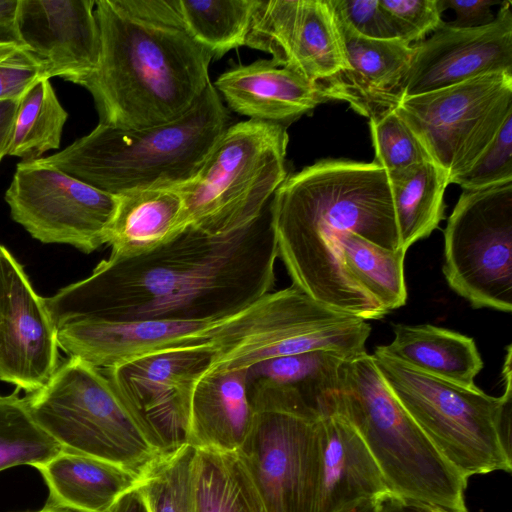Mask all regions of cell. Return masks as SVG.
Returning a JSON list of instances; mask_svg holds the SVG:
<instances>
[{
	"instance_id": "cell-8",
	"label": "cell",
	"mask_w": 512,
	"mask_h": 512,
	"mask_svg": "<svg viewBox=\"0 0 512 512\" xmlns=\"http://www.w3.org/2000/svg\"><path fill=\"white\" fill-rule=\"evenodd\" d=\"M25 400L36 423L65 450L138 474L159 456L106 373L79 358L59 364Z\"/></svg>"
},
{
	"instance_id": "cell-21",
	"label": "cell",
	"mask_w": 512,
	"mask_h": 512,
	"mask_svg": "<svg viewBox=\"0 0 512 512\" xmlns=\"http://www.w3.org/2000/svg\"><path fill=\"white\" fill-rule=\"evenodd\" d=\"M213 85L238 114L284 125L331 101L322 82H311L271 59L234 66Z\"/></svg>"
},
{
	"instance_id": "cell-13",
	"label": "cell",
	"mask_w": 512,
	"mask_h": 512,
	"mask_svg": "<svg viewBox=\"0 0 512 512\" xmlns=\"http://www.w3.org/2000/svg\"><path fill=\"white\" fill-rule=\"evenodd\" d=\"M5 201L12 219L34 239L89 254L107 243L117 196L56 168L21 161Z\"/></svg>"
},
{
	"instance_id": "cell-45",
	"label": "cell",
	"mask_w": 512,
	"mask_h": 512,
	"mask_svg": "<svg viewBox=\"0 0 512 512\" xmlns=\"http://www.w3.org/2000/svg\"><path fill=\"white\" fill-rule=\"evenodd\" d=\"M346 512H376L375 500L364 501Z\"/></svg>"
},
{
	"instance_id": "cell-28",
	"label": "cell",
	"mask_w": 512,
	"mask_h": 512,
	"mask_svg": "<svg viewBox=\"0 0 512 512\" xmlns=\"http://www.w3.org/2000/svg\"><path fill=\"white\" fill-rule=\"evenodd\" d=\"M345 359L349 358L331 350L270 358L246 369L247 386L262 379L292 388L320 419L334 411V396Z\"/></svg>"
},
{
	"instance_id": "cell-36",
	"label": "cell",
	"mask_w": 512,
	"mask_h": 512,
	"mask_svg": "<svg viewBox=\"0 0 512 512\" xmlns=\"http://www.w3.org/2000/svg\"><path fill=\"white\" fill-rule=\"evenodd\" d=\"M509 181H512V114L475 163L450 183L464 190H477Z\"/></svg>"
},
{
	"instance_id": "cell-10",
	"label": "cell",
	"mask_w": 512,
	"mask_h": 512,
	"mask_svg": "<svg viewBox=\"0 0 512 512\" xmlns=\"http://www.w3.org/2000/svg\"><path fill=\"white\" fill-rule=\"evenodd\" d=\"M252 428L236 451L267 512H318V420L287 403L267 380L248 384Z\"/></svg>"
},
{
	"instance_id": "cell-27",
	"label": "cell",
	"mask_w": 512,
	"mask_h": 512,
	"mask_svg": "<svg viewBox=\"0 0 512 512\" xmlns=\"http://www.w3.org/2000/svg\"><path fill=\"white\" fill-rule=\"evenodd\" d=\"M401 249L428 237L444 218L447 173L426 161L387 174Z\"/></svg>"
},
{
	"instance_id": "cell-42",
	"label": "cell",
	"mask_w": 512,
	"mask_h": 512,
	"mask_svg": "<svg viewBox=\"0 0 512 512\" xmlns=\"http://www.w3.org/2000/svg\"><path fill=\"white\" fill-rule=\"evenodd\" d=\"M18 104L19 100L0 101V161L10 147Z\"/></svg>"
},
{
	"instance_id": "cell-43",
	"label": "cell",
	"mask_w": 512,
	"mask_h": 512,
	"mask_svg": "<svg viewBox=\"0 0 512 512\" xmlns=\"http://www.w3.org/2000/svg\"><path fill=\"white\" fill-rule=\"evenodd\" d=\"M108 512H150L138 487L124 493Z\"/></svg>"
},
{
	"instance_id": "cell-46",
	"label": "cell",
	"mask_w": 512,
	"mask_h": 512,
	"mask_svg": "<svg viewBox=\"0 0 512 512\" xmlns=\"http://www.w3.org/2000/svg\"><path fill=\"white\" fill-rule=\"evenodd\" d=\"M17 38L14 25L0 24V39Z\"/></svg>"
},
{
	"instance_id": "cell-30",
	"label": "cell",
	"mask_w": 512,
	"mask_h": 512,
	"mask_svg": "<svg viewBox=\"0 0 512 512\" xmlns=\"http://www.w3.org/2000/svg\"><path fill=\"white\" fill-rule=\"evenodd\" d=\"M180 29L220 58L245 45L257 0H175Z\"/></svg>"
},
{
	"instance_id": "cell-16",
	"label": "cell",
	"mask_w": 512,
	"mask_h": 512,
	"mask_svg": "<svg viewBox=\"0 0 512 512\" xmlns=\"http://www.w3.org/2000/svg\"><path fill=\"white\" fill-rule=\"evenodd\" d=\"M58 350L45 299L0 244V380L27 394L40 390L59 366Z\"/></svg>"
},
{
	"instance_id": "cell-33",
	"label": "cell",
	"mask_w": 512,
	"mask_h": 512,
	"mask_svg": "<svg viewBox=\"0 0 512 512\" xmlns=\"http://www.w3.org/2000/svg\"><path fill=\"white\" fill-rule=\"evenodd\" d=\"M197 448L187 444L158 456L137 484L150 512H198Z\"/></svg>"
},
{
	"instance_id": "cell-6",
	"label": "cell",
	"mask_w": 512,
	"mask_h": 512,
	"mask_svg": "<svg viewBox=\"0 0 512 512\" xmlns=\"http://www.w3.org/2000/svg\"><path fill=\"white\" fill-rule=\"evenodd\" d=\"M361 436L390 491L404 497L467 511L462 477L437 451L395 397L372 355L345 359L334 411Z\"/></svg>"
},
{
	"instance_id": "cell-31",
	"label": "cell",
	"mask_w": 512,
	"mask_h": 512,
	"mask_svg": "<svg viewBox=\"0 0 512 512\" xmlns=\"http://www.w3.org/2000/svg\"><path fill=\"white\" fill-rule=\"evenodd\" d=\"M198 512H267L236 452L197 449Z\"/></svg>"
},
{
	"instance_id": "cell-24",
	"label": "cell",
	"mask_w": 512,
	"mask_h": 512,
	"mask_svg": "<svg viewBox=\"0 0 512 512\" xmlns=\"http://www.w3.org/2000/svg\"><path fill=\"white\" fill-rule=\"evenodd\" d=\"M117 196L107 236L109 257L126 259L150 252L186 227L183 198L176 186L137 189Z\"/></svg>"
},
{
	"instance_id": "cell-17",
	"label": "cell",
	"mask_w": 512,
	"mask_h": 512,
	"mask_svg": "<svg viewBox=\"0 0 512 512\" xmlns=\"http://www.w3.org/2000/svg\"><path fill=\"white\" fill-rule=\"evenodd\" d=\"M511 1H503L494 20L482 27L457 28L443 22L412 45L400 100L495 72H512Z\"/></svg>"
},
{
	"instance_id": "cell-37",
	"label": "cell",
	"mask_w": 512,
	"mask_h": 512,
	"mask_svg": "<svg viewBox=\"0 0 512 512\" xmlns=\"http://www.w3.org/2000/svg\"><path fill=\"white\" fill-rule=\"evenodd\" d=\"M43 78L42 62L26 45L18 38L0 39V101L20 100Z\"/></svg>"
},
{
	"instance_id": "cell-39",
	"label": "cell",
	"mask_w": 512,
	"mask_h": 512,
	"mask_svg": "<svg viewBox=\"0 0 512 512\" xmlns=\"http://www.w3.org/2000/svg\"><path fill=\"white\" fill-rule=\"evenodd\" d=\"M329 1L335 16L359 35L378 40H400L396 26L380 0Z\"/></svg>"
},
{
	"instance_id": "cell-29",
	"label": "cell",
	"mask_w": 512,
	"mask_h": 512,
	"mask_svg": "<svg viewBox=\"0 0 512 512\" xmlns=\"http://www.w3.org/2000/svg\"><path fill=\"white\" fill-rule=\"evenodd\" d=\"M406 251L389 250L362 236L349 233L340 241V258L351 282L386 313L407 300L404 278Z\"/></svg>"
},
{
	"instance_id": "cell-47",
	"label": "cell",
	"mask_w": 512,
	"mask_h": 512,
	"mask_svg": "<svg viewBox=\"0 0 512 512\" xmlns=\"http://www.w3.org/2000/svg\"><path fill=\"white\" fill-rule=\"evenodd\" d=\"M35 512H75L69 509L64 508H57V507H50V506H44L43 509L35 511Z\"/></svg>"
},
{
	"instance_id": "cell-14",
	"label": "cell",
	"mask_w": 512,
	"mask_h": 512,
	"mask_svg": "<svg viewBox=\"0 0 512 512\" xmlns=\"http://www.w3.org/2000/svg\"><path fill=\"white\" fill-rule=\"evenodd\" d=\"M213 355L209 343L179 346L102 369L159 456L188 444L193 391Z\"/></svg>"
},
{
	"instance_id": "cell-35",
	"label": "cell",
	"mask_w": 512,
	"mask_h": 512,
	"mask_svg": "<svg viewBox=\"0 0 512 512\" xmlns=\"http://www.w3.org/2000/svg\"><path fill=\"white\" fill-rule=\"evenodd\" d=\"M376 163L387 174L431 161L427 152L394 108L369 119Z\"/></svg>"
},
{
	"instance_id": "cell-20",
	"label": "cell",
	"mask_w": 512,
	"mask_h": 512,
	"mask_svg": "<svg viewBox=\"0 0 512 512\" xmlns=\"http://www.w3.org/2000/svg\"><path fill=\"white\" fill-rule=\"evenodd\" d=\"M335 20L347 69L322 82L330 99L346 101L368 119L394 108L400 101L412 45L363 37L336 16Z\"/></svg>"
},
{
	"instance_id": "cell-12",
	"label": "cell",
	"mask_w": 512,
	"mask_h": 512,
	"mask_svg": "<svg viewBox=\"0 0 512 512\" xmlns=\"http://www.w3.org/2000/svg\"><path fill=\"white\" fill-rule=\"evenodd\" d=\"M443 274L474 308L512 310V181L464 190L444 229Z\"/></svg>"
},
{
	"instance_id": "cell-18",
	"label": "cell",
	"mask_w": 512,
	"mask_h": 512,
	"mask_svg": "<svg viewBox=\"0 0 512 512\" xmlns=\"http://www.w3.org/2000/svg\"><path fill=\"white\" fill-rule=\"evenodd\" d=\"M13 24L47 79L82 85L97 70L101 40L94 0H17Z\"/></svg>"
},
{
	"instance_id": "cell-7",
	"label": "cell",
	"mask_w": 512,
	"mask_h": 512,
	"mask_svg": "<svg viewBox=\"0 0 512 512\" xmlns=\"http://www.w3.org/2000/svg\"><path fill=\"white\" fill-rule=\"evenodd\" d=\"M287 125H230L188 182L176 186L186 227L218 234L256 219L286 179Z\"/></svg>"
},
{
	"instance_id": "cell-41",
	"label": "cell",
	"mask_w": 512,
	"mask_h": 512,
	"mask_svg": "<svg viewBox=\"0 0 512 512\" xmlns=\"http://www.w3.org/2000/svg\"><path fill=\"white\" fill-rule=\"evenodd\" d=\"M376 512H467L387 492L375 499Z\"/></svg>"
},
{
	"instance_id": "cell-23",
	"label": "cell",
	"mask_w": 512,
	"mask_h": 512,
	"mask_svg": "<svg viewBox=\"0 0 512 512\" xmlns=\"http://www.w3.org/2000/svg\"><path fill=\"white\" fill-rule=\"evenodd\" d=\"M253 419L246 370L207 372L193 391L188 444L197 449L236 452L246 440Z\"/></svg>"
},
{
	"instance_id": "cell-22",
	"label": "cell",
	"mask_w": 512,
	"mask_h": 512,
	"mask_svg": "<svg viewBox=\"0 0 512 512\" xmlns=\"http://www.w3.org/2000/svg\"><path fill=\"white\" fill-rule=\"evenodd\" d=\"M320 485L318 512H346L391 492L369 448L338 413L318 420Z\"/></svg>"
},
{
	"instance_id": "cell-5",
	"label": "cell",
	"mask_w": 512,
	"mask_h": 512,
	"mask_svg": "<svg viewBox=\"0 0 512 512\" xmlns=\"http://www.w3.org/2000/svg\"><path fill=\"white\" fill-rule=\"evenodd\" d=\"M499 397L418 371L376 347L385 382L441 456L465 479L510 472L512 348H506Z\"/></svg>"
},
{
	"instance_id": "cell-25",
	"label": "cell",
	"mask_w": 512,
	"mask_h": 512,
	"mask_svg": "<svg viewBox=\"0 0 512 512\" xmlns=\"http://www.w3.org/2000/svg\"><path fill=\"white\" fill-rule=\"evenodd\" d=\"M36 468L49 489L46 506L75 512H108L140 479L122 466L65 449Z\"/></svg>"
},
{
	"instance_id": "cell-4",
	"label": "cell",
	"mask_w": 512,
	"mask_h": 512,
	"mask_svg": "<svg viewBox=\"0 0 512 512\" xmlns=\"http://www.w3.org/2000/svg\"><path fill=\"white\" fill-rule=\"evenodd\" d=\"M229 118L210 81L194 106L173 122L137 130L99 123L62 151L30 162L112 195L178 186L194 177L230 126Z\"/></svg>"
},
{
	"instance_id": "cell-32",
	"label": "cell",
	"mask_w": 512,
	"mask_h": 512,
	"mask_svg": "<svg viewBox=\"0 0 512 512\" xmlns=\"http://www.w3.org/2000/svg\"><path fill=\"white\" fill-rule=\"evenodd\" d=\"M67 118L49 79L39 80L19 100L7 155L30 162L58 149Z\"/></svg>"
},
{
	"instance_id": "cell-2",
	"label": "cell",
	"mask_w": 512,
	"mask_h": 512,
	"mask_svg": "<svg viewBox=\"0 0 512 512\" xmlns=\"http://www.w3.org/2000/svg\"><path fill=\"white\" fill-rule=\"evenodd\" d=\"M270 210L278 257L292 285L326 307L366 321L387 314L351 282L340 258V241L349 233L389 250L401 249L383 167L317 161L286 177Z\"/></svg>"
},
{
	"instance_id": "cell-19",
	"label": "cell",
	"mask_w": 512,
	"mask_h": 512,
	"mask_svg": "<svg viewBox=\"0 0 512 512\" xmlns=\"http://www.w3.org/2000/svg\"><path fill=\"white\" fill-rule=\"evenodd\" d=\"M227 318L207 321L81 320L56 324L54 329L59 348L69 357L109 369L152 352L209 343Z\"/></svg>"
},
{
	"instance_id": "cell-11",
	"label": "cell",
	"mask_w": 512,
	"mask_h": 512,
	"mask_svg": "<svg viewBox=\"0 0 512 512\" xmlns=\"http://www.w3.org/2000/svg\"><path fill=\"white\" fill-rule=\"evenodd\" d=\"M394 110L450 182L475 163L512 114V72L404 97Z\"/></svg>"
},
{
	"instance_id": "cell-9",
	"label": "cell",
	"mask_w": 512,
	"mask_h": 512,
	"mask_svg": "<svg viewBox=\"0 0 512 512\" xmlns=\"http://www.w3.org/2000/svg\"><path fill=\"white\" fill-rule=\"evenodd\" d=\"M370 332L366 320L326 307L291 285L227 318L209 340L214 355L206 373L246 370L270 358L314 350L352 358L366 352Z\"/></svg>"
},
{
	"instance_id": "cell-38",
	"label": "cell",
	"mask_w": 512,
	"mask_h": 512,
	"mask_svg": "<svg viewBox=\"0 0 512 512\" xmlns=\"http://www.w3.org/2000/svg\"><path fill=\"white\" fill-rule=\"evenodd\" d=\"M390 15L401 41L421 42L442 23L439 0H380Z\"/></svg>"
},
{
	"instance_id": "cell-15",
	"label": "cell",
	"mask_w": 512,
	"mask_h": 512,
	"mask_svg": "<svg viewBox=\"0 0 512 512\" xmlns=\"http://www.w3.org/2000/svg\"><path fill=\"white\" fill-rule=\"evenodd\" d=\"M245 46L311 82L347 69L329 0H257Z\"/></svg>"
},
{
	"instance_id": "cell-40",
	"label": "cell",
	"mask_w": 512,
	"mask_h": 512,
	"mask_svg": "<svg viewBox=\"0 0 512 512\" xmlns=\"http://www.w3.org/2000/svg\"><path fill=\"white\" fill-rule=\"evenodd\" d=\"M498 0H439V6L443 12L451 9L456 18L449 25L457 28H476L490 24L495 16L491 7L502 4Z\"/></svg>"
},
{
	"instance_id": "cell-26",
	"label": "cell",
	"mask_w": 512,
	"mask_h": 512,
	"mask_svg": "<svg viewBox=\"0 0 512 512\" xmlns=\"http://www.w3.org/2000/svg\"><path fill=\"white\" fill-rule=\"evenodd\" d=\"M393 331L392 342L380 347L394 359L461 386H476L483 361L473 338L430 324H397Z\"/></svg>"
},
{
	"instance_id": "cell-34",
	"label": "cell",
	"mask_w": 512,
	"mask_h": 512,
	"mask_svg": "<svg viewBox=\"0 0 512 512\" xmlns=\"http://www.w3.org/2000/svg\"><path fill=\"white\" fill-rule=\"evenodd\" d=\"M62 450L33 419L18 389L0 395V471L19 465L36 468Z\"/></svg>"
},
{
	"instance_id": "cell-3",
	"label": "cell",
	"mask_w": 512,
	"mask_h": 512,
	"mask_svg": "<svg viewBox=\"0 0 512 512\" xmlns=\"http://www.w3.org/2000/svg\"><path fill=\"white\" fill-rule=\"evenodd\" d=\"M101 40L97 70L81 85L99 123L144 129L173 122L198 101L212 54L186 32L139 19L117 0L95 1Z\"/></svg>"
},
{
	"instance_id": "cell-1",
	"label": "cell",
	"mask_w": 512,
	"mask_h": 512,
	"mask_svg": "<svg viewBox=\"0 0 512 512\" xmlns=\"http://www.w3.org/2000/svg\"><path fill=\"white\" fill-rule=\"evenodd\" d=\"M270 203L238 229L211 234L187 227L145 254L102 260L88 277L44 298L53 326L219 320L248 308L272 291L276 279Z\"/></svg>"
},
{
	"instance_id": "cell-44",
	"label": "cell",
	"mask_w": 512,
	"mask_h": 512,
	"mask_svg": "<svg viewBox=\"0 0 512 512\" xmlns=\"http://www.w3.org/2000/svg\"><path fill=\"white\" fill-rule=\"evenodd\" d=\"M17 0H0V24L14 25Z\"/></svg>"
}]
</instances>
